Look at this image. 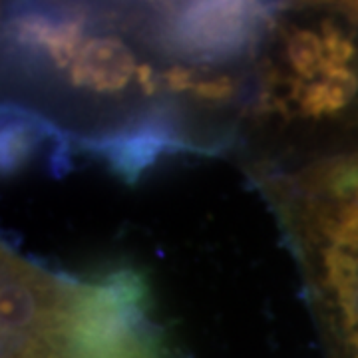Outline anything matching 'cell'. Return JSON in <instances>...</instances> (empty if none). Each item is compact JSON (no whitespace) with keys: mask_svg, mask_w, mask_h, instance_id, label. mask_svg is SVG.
<instances>
[{"mask_svg":"<svg viewBox=\"0 0 358 358\" xmlns=\"http://www.w3.org/2000/svg\"><path fill=\"white\" fill-rule=\"evenodd\" d=\"M2 36L10 86L36 103L28 112L90 152L136 136H162L183 152H217L249 98L247 68L171 58L141 6L13 8Z\"/></svg>","mask_w":358,"mask_h":358,"instance_id":"cell-1","label":"cell"},{"mask_svg":"<svg viewBox=\"0 0 358 358\" xmlns=\"http://www.w3.org/2000/svg\"><path fill=\"white\" fill-rule=\"evenodd\" d=\"M0 282L2 358H185L134 267L74 277L4 245Z\"/></svg>","mask_w":358,"mask_h":358,"instance_id":"cell-2","label":"cell"},{"mask_svg":"<svg viewBox=\"0 0 358 358\" xmlns=\"http://www.w3.org/2000/svg\"><path fill=\"white\" fill-rule=\"evenodd\" d=\"M357 108V22L341 4L277 8L255 58L241 129L285 150L273 166H291L308 162L313 138Z\"/></svg>","mask_w":358,"mask_h":358,"instance_id":"cell-3","label":"cell"},{"mask_svg":"<svg viewBox=\"0 0 358 358\" xmlns=\"http://www.w3.org/2000/svg\"><path fill=\"white\" fill-rule=\"evenodd\" d=\"M301 271L327 358H358V154L251 164Z\"/></svg>","mask_w":358,"mask_h":358,"instance_id":"cell-4","label":"cell"},{"mask_svg":"<svg viewBox=\"0 0 358 358\" xmlns=\"http://www.w3.org/2000/svg\"><path fill=\"white\" fill-rule=\"evenodd\" d=\"M341 6H343V10H345V13L358 24V2H352V4H341Z\"/></svg>","mask_w":358,"mask_h":358,"instance_id":"cell-5","label":"cell"}]
</instances>
